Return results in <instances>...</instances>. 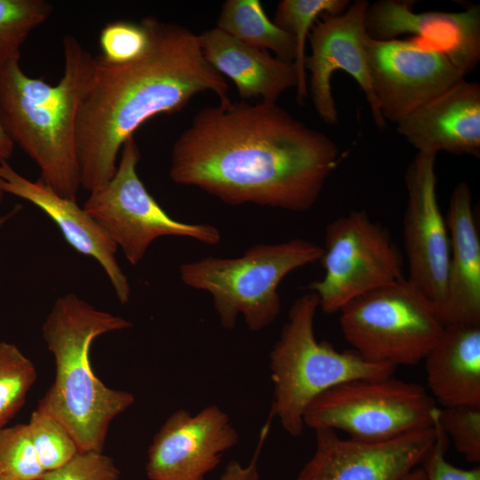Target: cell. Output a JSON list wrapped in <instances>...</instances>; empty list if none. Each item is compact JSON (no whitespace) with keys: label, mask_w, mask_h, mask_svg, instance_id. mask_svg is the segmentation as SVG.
Instances as JSON below:
<instances>
[{"label":"cell","mask_w":480,"mask_h":480,"mask_svg":"<svg viewBox=\"0 0 480 480\" xmlns=\"http://www.w3.org/2000/svg\"><path fill=\"white\" fill-rule=\"evenodd\" d=\"M400 480H427L424 468L420 466L414 468Z\"/></svg>","instance_id":"cell-34"},{"label":"cell","mask_w":480,"mask_h":480,"mask_svg":"<svg viewBox=\"0 0 480 480\" xmlns=\"http://www.w3.org/2000/svg\"><path fill=\"white\" fill-rule=\"evenodd\" d=\"M350 3L349 0H281L278 3L273 22L294 39L293 64L297 74L296 100L299 105H303L308 96L305 51L312 26L322 14L342 13Z\"/></svg>","instance_id":"cell-23"},{"label":"cell","mask_w":480,"mask_h":480,"mask_svg":"<svg viewBox=\"0 0 480 480\" xmlns=\"http://www.w3.org/2000/svg\"><path fill=\"white\" fill-rule=\"evenodd\" d=\"M20 206H16L12 210H11V212H9L8 213L3 216H0V228L3 227V225L5 222H7L11 218H12L20 211Z\"/></svg>","instance_id":"cell-35"},{"label":"cell","mask_w":480,"mask_h":480,"mask_svg":"<svg viewBox=\"0 0 480 480\" xmlns=\"http://www.w3.org/2000/svg\"><path fill=\"white\" fill-rule=\"evenodd\" d=\"M239 441L226 412L210 404L196 414L173 412L154 436L146 472L150 480H204Z\"/></svg>","instance_id":"cell-15"},{"label":"cell","mask_w":480,"mask_h":480,"mask_svg":"<svg viewBox=\"0 0 480 480\" xmlns=\"http://www.w3.org/2000/svg\"><path fill=\"white\" fill-rule=\"evenodd\" d=\"M131 326L126 319L99 310L74 293L60 296L43 324L56 372L37 410L60 422L79 452H102L110 422L134 403L130 392L100 381L90 363L94 339Z\"/></svg>","instance_id":"cell-4"},{"label":"cell","mask_w":480,"mask_h":480,"mask_svg":"<svg viewBox=\"0 0 480 480\" xmlns=\"http://www.w3.org/2000/svg\"><path fill=\"white\" fill-rule=\"evenodd\" d=\"M199 37L206 60L235 83L242 100L261 98L276 102L285 91L296 88L293 62L247 45L216 27L202 32Z\"/></svg>","instance_id":"cell-20"},{"label":"cell","mask_w":480,"mask_h":480,"mask_svg":"<svg viewBox=\"0 0 480 480\" xmlns=\"http://www.w3.org/2000/svg\"><path fill=\"white\" fill-rule=\"evenodd\" d=\"M315 433V452L294 480H400L432 450L438 419L433 427L378 442L341 438L329 428Z\"/></svg>","instance_id":"cell-14"},{"label":"cell","mask_w":480,"mask_h":480,"mask_svg":"<svg viewBox=\"0 0 480 480\" xmlns=\"http://www.w3.org/2000/svg\"><path fill=\"white\" fill-rule=\"evenodd\" d=\"M149 43L139 58L114 64L94 57L75 120L81 187L89 193L115 174L125 141L146 121L182 110L196 94L230 100L228 84L204 56L199 35L155 17L141 20Z\"/></svg>","instance_id":"cell-2"},{"label":"cell","mask_w":480,"mask_h":480,"mask_svg":"<svg viewBox=\"0 0 480 480\" xmlns=\"http://www.w3.org/2000/svg\"><path fill=\"white\" fill-rule=\"evenodd\" d=\"M414 1L380 0L369 4L367 35L379 41L412 34L423 44L443 52L465 76L480 60V7L456 12H416Z\"/></svg>","instance_id":"cell-16"},{"label":"cell","mask_w":480,"mask_h":480,"mask_svg":"<svg viewBox=\"0 0 480 480\" xmlns=\"http://www.w3.org/2000/svg\"><path fill=\"white\" fill-rule=\"evenodd\" d=\"M148 43V31L142 20L110 22L100 31V56L110 63H126L142 55Z\"/></svg>","instance_id":"cell-29"},{"label":"cell","mask_w":480,"mask_h":480,"mask_svg":"<svg viewBox=\"0 0 480 480\" xmlns=\"http://www.w3.org/2000/svg\"><path fill=\"white\" fill-rule=\"evenodd\" d=\"M316 295L299 297L269 355L273 382L270 416L292 436L305 428L307 407L318 396L341 383L362 379L393 376L396 367L364 359L355 350L338 351L315 334L318 309Z\"/></svg>","instance_id":"cell-5"},{"label":"cell","mask_w":480,"mask_h":480,"mask_svg":"<svg viewBox=\"0 0 480 480\" xmlns=\"http://www.w3.org/2000/svg\"><path fill=\"white\" fill-rule=\"evenodd\" d=\"M369 4L366 0H356L340 14H322L308 33L311 53L305 59L306 71L310 73L308 90L316 112L327 124H336L339 117L332 92V76L337 70H343L364 92L377 128L383 130L386 126L372 92L364 48Z\"/></svg>","instance_id":"cell-13"},{"label":"cell","mask_w":480,"mask_h":480,"mask_svg":"<svg viewBox=\"0 0 480 480\" xmlns=\"http://www.w3.org/2000/svg\"><path fill=\"white\" fill-rule=\"evenodd\" d=\"M41 480H121L112 458L98 452H79L66 465L45 472Z\"/></svg>","instance_id":"cell-30"},{"label":"cell","mask_w":480,"mask_h":480,"mask_svg":"<svg viewBox=\"0 0 480 480\" xmlns=\"http://www.w3.org/2000/svg\"><path fill=\"white\" fill-rule=\"evenodd\" d=\"M445 220L451 253L440 319L444 325H480V238L466 182L452 190Z\"/></svg>","instance_id":"cell-19"},{"label":"cell","mask_w":480,"mask_h":480,"mask_svg":"<svg viewBox=\"0 0 480 480\" xmlns=\"http://www.w3.org/2000/svg\"><path fill=\"white\" fill-rule=\"evenodd\" d=\"M0 190L41 209L57 225L70 246L100 263L120 303L129 301L131 286L116 258V245L76 201L57 195L41 179L32 181L23 177L8 162L0 163Z\"/></svg>","instance_id":"cell-18"},{"label":"cell","mask_w":480,"mask_h":480,"mask_svg":"<svg viewBox=\"0 0 480 480\" xmlns=\"http://www.w3.org/2000/svg\"><path fill=\"white\" fill-rule=\"evenodd\" d=\"M323 247L300 238L260 244L237 258L208 256L180 267L181 281L208 292L225 329L242 315L251 332L269 326L281 311L278 286L293 270L322 258Z\"/></svg>","instance_id":"cell-6"},{"label":"cell","mask_w":480,"mask_h":480,"mask_svg":"<svg viewBox=\"0 0 480 480\" xmlns=\"http://www.w3.org/2000/svg\"><path fill=\"white\" fill-rule=\"evenodd\" d=\"M439 424L455 449L470 463L480 462V406L440 408Z\"/></svg>","instance_id":"cell-28"},{"label":"cell","mask_w":480,"mask_h":480,"mask_svg":"<svg viewBox=\"0 0 480 480\" xmlns=\"http://www.w3.org/2000/svg\"><path fill=\"white\" fill-rule=\"evenodd\" d=\"M52 12L45 0H0V64L20 55L29 34Z\"/></svg>","instance_id":"cell-24"},{"label":"cell","mask_w":480,"mask_h":480,"mask_svg":"<svg viewBox=\"0 0 480 480\" xmlns=\"http://www.w3.org/2000/svg\"><path fill=\"white\" fill-rule=\"evenodd\" d=\"M422 362L436 404L480 406V325H444Z\"/></svg>","instance_id":"cell-21"},{"label":"cell","mask_w":480,"mask_h":480,"mask_svg":"<svg viewBox=\"0 0 480 480\" xmlns=\"http://www.w3.org/2000/svg\"><path fill=\"white\" fill-rule=\"evenodd\" d=\"M36 379L33 362L16 345L0 341V429L23 405Z\"/></svg>","instance_id":"cell-25"},{"label":"cell","mask_w":480,"mask_h":480,"mask_svg":"<svg viewBox=\"0 0 480 480\" xmlns=\"http://www.w3.org/2000/svg\"><path fill=\"white\" fill-rule=\"evenodd\" d=\"M450 440L438 421L435 444L422 463L427 480H480L479 465L470 469L454 467L445 458Z\"/></svg>","instance_id":"cell-31"},{"label":"cell","mask_w":480,"mask_h":480,"mask_svg":"<svg viewBox=\"0 0 480 480\" xmlns=\"http://www.w3.org/2000/svg\"><path fill=\"white\" fill-rule=\"evenodd\" d=\"M28 425L37 459L45 472L63 467L79 452L68 431L51 415L36 409Z\"/></svg>","instance_id":"cell-26"},{"label":"cell","mask_w":480,"mask_h":480,"mask_svg":"<svg viewBox=\"0 0 480 480\" xmlns=\"http://www.w3.org/2000/svg\"><path fill=\"white\" fill-rule=\"evenodd\" d=\"M4 193L2 190H0V204L2 203L4 199Z\"/></svg>","instance_id":"cell-36"},{"label":"cell","mask_w":480,"mask_h":480,"mask_svg":"<svg viewBox=\"0 0 480 480\" xmlns=\"http://www.w3.org/2000/svg\"><path fill=\"white\" fill-rule=\"evenodd\" d=\"M64 72L56 85L28 76L20 56L0 64V123L37 165L57 195L76 201L81 188L75 120L92 76L94 57L79 40H62Z\"/></svg>","instance_id":"cell-3"},{"label":"cell","mask_w":480,"mask_h":480,"mask_svg":"<svg viewBox=\"0 0 480 480\" xmlns=\"http://www.w3.org/2000/svg\"><path fill=\"white\" fill-rule=\"evenodd\" d=\"M216 28L247 45L272 51L276 58L293 62L292 36L268 19L259 0H227Z\"/></svg>","instance_id":"cell-22"},{"label":"cell","mask_w":480,"mask_h":480,"mask_svg":"<svg viewBox=\"0 0 480 480\" xmlns=\"http://www.w3.org/2000/svg\"><path fill=\"white\" fill-rule=\"evenodd\" d=\"M45 473L28 424L0 429V475L11 480H41Z\"/></svg>","instance_id":"cell-27"},{"label":"cell","mask_w":480,"mask_h":480,"mask_svg":"<svg viewBox=\"0 0 480 480\" xmlns=\"http://www.w3.org/2000/svg\"><path fill=\"white\" fill-rule=\"evenodd\" d=\"M319 261L322 279L308 288L326 314L378 288L404 279V256L388 230L364 210H354L330 222Z\"/></svg>","instance_id":"cell-9"},{"label":"cell","mask_w":480,"mask_h":480,"mask_svg":"<svg viewBox=\"0 0 480 480\" xmlns=\"http://www.w3.org/2000/svg\"><path fill=\"white\" fill-rule=\"evenodd\" d=\"M440 408L416 383L362 379L332 388L307 407L304 426L343 431L360 441H385L433 427Z\"/></svg>","instance_id":"cell-8"},{"label":"cell","mask_w":480,"mask_h":480,"mask_svg":"<svg viewBox=\"0 0 480 480\" xmlns=\"http://www.w3.org/2000/svg\"><path fill=\"white\" fill-rule=\"evenodd\" d=\"M0 480H11V479H9L7 477H4V476L0 475Z\"/></svg>","instance_id":"cell-37"},{"label":"cell","mask_w":480,"mask_h":480,"mask_svg":"<svg viewBox=\"0 0 480 480\" xmlns=\"http://www.w3.org/2000/svg\"><path fill=\"white\" fill-rule=\"evenodd\" d=\"M396 124L418 153L480 156V84L460 80Z\"/></svg>","instance_id":"cell-17"},{"label":"cell","mask_w":480,"mask_h":480,"mask_svg":"<svg viewBox=\"0 0 480 480\" xmlns=\"http://www.w3.org/2000/svg\"><path fill=\"white\" fill-rule=\"evenodd\" d=\"M436 156L417 153L406 169L403 235L407 280L431 301L440 318L446 297L451 245L437 201Z\"/></svg>","instance_id":"cell-12"},{"label":"cell","mask_w":480,"mask_h":480,"mask_svg":"<svg viewBox=\"0 0 480 480\" xmlns=\"http://www.w3.org/2000/svg\"><path fill=\"white\" fill-rule=\"evenodd\" d=\"M339 313L353 350L396 367L422 362L444 327L431 301L407 278L357 297Z\"/></svg>","instance_id":"cell-7"},{"label":"cell","mask_w":480,"mask_h":480,"mask_svg":"<svg viewBox=\"0 0 480 480\" xmlns=\"http://www.w3.org/2000/svg\"><path fill=\"white\" fill-rule=\"evenodd\" d=\"M372 92L384 120L398 123L464 75L443 52L420 41L364 38Z\"/></svg>","instance_id":"cell-11"},{"label":"cell","mask_w":480,"mask_h":480,"mask_svg":"<svg viewBox=\"0 0 480 480\" xmlns=\"http://www.w3.org/2000/svg\"><path fill=\"white\" fill-rule=\"evenodd\" d=\"M140 152L129 138L120 151L113 177L90 193L84 209L108 237L137 265L150 244L161 236L188 237L208 245L220 242V230L210 224H189L169 216L148 193L137 173Z\"/></svg>","instance_id":"cell-10"},{"label":"cell","mask_w":480,"mask_h":480,"mask_svg":"<svg viewBox=\"0 0 480 480\" xmlns=\"http://www.w3.org/2000/svg\"><path fill=\"white\" fill-rule=\"evenodd\" d=\"M14 144L0 123V163L8 162L13 153Z\"/></svg>","instance_id":"cell-33"},{"label":"cell","mask_w":480,"mask_h":480,"mask_svg":"<svg viewBox=\"0 0 480 480\" xmlns=\"http://www.w3.org/2000/svg\"><path fill=\"white\" fill-rule=\"evenodd\" d=\"M341 161L336 143L276 102L202 108L172 145L169 175L230 205L306 212Z\"/></svg>","instance_id":"cell-1"},{"label":"cell","mask_w":480,"mask_h":480,"mask_svg":"<svg viewBox=\"0 0 480 480\" xmlns=\"http://www.w3.org/2000/svg\"><path fill=\"white\" fill-rule=\"evenodd\" d=\"M268 428L269 424L263 428L259 444L250 463L244 466L236 460L230 461L224 469L220 480H260L257 460L268 435Z\"/></svg>","instance_id":"cell-32"}]
</instances>
